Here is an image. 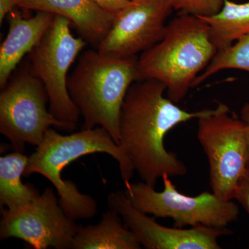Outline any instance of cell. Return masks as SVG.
<instances>
[{
	"instance_id": "6da1fadb",
	"label": "cell",
	"mask_w": 249,
	"mask_h": 249,
	"mask_svg": "<svg viewBox=\"0 0 249 249\" xmlns=\"http://www.w3.org/2000/svg\"><path fill=\"white\" fill-rule=\"evenodd\" d=\"M158 80H137L127 91L120 116L121 145L143 182L155 188L164 175L185 176L188 168L178 155L165 149L166 134L178 124L209 115L214 109L188 111L165 97Z\"/></svg>"
},
{
	"instance_id": "7a4b0ae2",
	"label": "cell",
	"mask_w": 249,
	"mask_h": 249,
	"mask_svg": "<svg viewBox=\"0 0 249 249\" xmlns=\"http://www.w3.org/2000/svg\"><path fill=\"white\" fill-rule=\"evenodd\" d=\"M93 153L110 155L119 163L124 183L132 179L135 169L124 147L114 142L102 127L82 129L80 132L62 135L50 127L36 152L29 157L24 176L39 174L55 186L59 204L73 220L91 219L98 212V204L92 196L83 194L70 180L62 179L64 168L83 156Z\"/></svg>"
},
{
	"instance_id": "3957f363",
	"label": "cell",
	"mask_w": 249,
	"mask_h": 249,
	"mask_svg": "<svg viewBox=\"0 0 249 249\" xmlns=\"http://www.w3.org/2000/svg\"><path fill=\"white\" fill-rule=\"evenodd\" d=\"M217 52L204 19L179 14L167 24L163 39L141 54L138 80H158L166 88L167 97L179 103Z\"/></svg>"
},
{
	"instance_id": "277c9868",
	"label": "cell",
	"mask_w": 249,
	"mask_h": 249,
	"mask_svg": "<svg viewBox=\"0 0 249 249\" xmlns=\"http://www.w3.org/2000/svg\"><path fill=\"white\" fill-rule=\"evenodd\" d=\"M137 60L98 49L82 54L67 87L83 116V129L102 127L121 145V111L129 88L138 80Z\"/></svg>"
},
{
	"instance_id": "5b68a950",
	"label": "cell",
	"mask_w": 249,
	"mask_h": 249,
	"mask_svg": "<svg viewBox=\"0 0 249 249\" xmlns=\"http://www.w3.org/2000/svg\"><path fill=\"white\" fill-rule=\"evenodd\" d=\"M45 85L30 69L11 76L0 93V132L15 150L23 152L26 144L37 147L50 127L72 132L76 124L64 122L47 110Z\"/></svg>"
},
{
	"instance_id": "8992f818",
	"label": "cell",
	"mask_w": 249,
	"mask_h": 249,
	"mask_svg": "<svg viewBox=\"0 0 249 249\" xmlns=\"http://www.w3.org/2000/svg\"><path fill=\"white\" fill-rule=\"evenodd\" d=\"M168 175L162 177L163 190L143 182L124 183V193L134 207L156 217L170 218L175 227L227 228L238 219L240 209L232 200H224L213 193L196 196L180 193Z\"/></svg>"
},
{
	"instance_id": "52a82bcc",
	"label": "cell",
	"mask_w": 249,
	"mask_h": 249,
	"mask_svg": "<svg viewBox=\"0 0 249 249\" xmlns=\"http://www.w3.org/2000/svg\"><path fill=\"white\" fill-rule=\"evenodd\" d=\"M229 111L227 105L218 103L214 112L197 119L196 134L209 161L211 190L224 200H233L247 169L245 124Z\"/></svg>"
},
{
	"instance_id": "ba28073f",
	"label": "cell",
	"mask_w": 249,
	"mask_h": 249,
	"mask_svg": "<svg viewBox=\"0 0 249 249\" xmlns=\"http://www.w3.org/2000/svg\"><path fill=\"white\" fill-rule=\"evenodd\" d=\"M71 23L67 18L55 16L53 23L29 57L32 73L45 85L49 111L58 120L76 124L80 111L69 92V70L88 42L72 34Z\"/></svg>"
},
{
	"instance_id": "9c48e42d",
	"label": "cell",
	"mask_w": 249,
	"mask_h": 249,
	"mask_svg": "<svg viewBox=\"0 0 249 249\" xmlns=\"http://www.w3.org/2000/svg\"><path fill=\"white\" fill-rule=\"evenodd\" d=\"M0 238L19 239L34 249H72L78 226L67 216L52 188L31 203L15 209L1 208Z\"/></svg>"
},
{
	"instance_id": "30bf717a",
	"label": "cell",
	"mask_w": 249,
	"mask_h": 249,
	"mask_svg": "<svg viewBox=\"0 0 249 249\" xmlns=\"http://www.w3.org/2000/svg\"><path fill=\"white\" fill-rule=\"evenodd\" d=\"M173 0H130L116 13L112 27L98 45L103 53L134 57L163 39Z\"/></svg>"
},
{
	"instance_id": "8fae6325",
	"label": "cell",
	"mask_w": 249,
	"mask_h": 249,
	"mask_svg": "<svg viewBox=\"0 0 249 249\" xmlns=\"http://www.w3.org/2000/svg\"><path fill=\"white\" fill-rule=\"evenodd\" d=\"M107 206L122 217L125 227L147 249H220L219 239L232 234L227 228L165 227L134 207L124 191L111 192Z\"/></svg>"
},
{
	"instance_id": "7c38bea8",
	"label": "cell",
	"mask_w": 249,
	"mask_h": 249,
	"mask_svg": "<svg viewBox=\"0 0 249 249\" xmlns=\"http://www.w3.org/2000/svg\"><path fill=\"white\" fill-rule=\"evenodd\" d=\"M18 6L67 18L88 43L100 45L109 32L116 14L91 0H19Z\"/></svg>"
},
{
	"instance_id": "4fadbf2b",
	"label": "cell",
	"mask_w": 249,
	"mask_h": 249,
	"mask_svg": "<svg viewBox=\"0 0 249 249\" xmlns=\"http://www.w3.org/2000/svg\"><path fill=\"white\" fill-rule=\"evenodd\" d=\"M55 15L37 11L33 17L24 18L12 11L8 14L9 32L0 47V88L6 86L13 72L26 54L29 53L48 30Z\"/></svg>"
},
{
	"instance_id": "5bb4252c",
	"label": "cell",
	"mask_w": 249,
	"mask_h": 249,
	"mask_svg": "<svg viewBox=\"0 0 249 249\" xmlns=\"http://www.w3.org/2000/svg\"><path fill=\"white\" fill-rule=\"evenodd\" d=\"M142 246L124 225L122 217L109 209L95 225L78 226L72 249H140Z\"/></svg>"
},
{
	"instance_id": "9a60e30c",
	"label": "cell",
	"mask_w": 249,
	"mask_h": 249,
	"mask_svg": "<svg viewBox=\"0 0 249 249\" xmlns=\"http://www.w3.org/2000/svg\"><path fill=\"white\" fill-rule=\"evenodd\" d=\"M29 157L16 151L0 157V204L15 209L25 206L40 196L35 187L22 182Z\"/></svg>"
},
{
	"instance_id": "2e32d148",
	"label": "cell",
	"mask_w": 249,
	"mask_h": 249,
	"mask_svg": "<svg viewBox=\"0 0 249 249\" xmlns=\"http://www.w3.org/2000/svg\"><path fill=\"white\" fill-rule=\"evenodd\" d=\"M201 18L209 24L217 50L227 49L249 34V0L245 3L226 0L217 14Z\"/></svg>"
},
{
	"instance_id": "e0dca14e",
	"label": "cell",
	"mask_w": 249,
	"mask_h": 249,
	"mask_svg": "<svg viewBox=\"0 0 249 249\" xmlns=\"http://www.w3.org/2000/svg\"><path fill=\"white\" fill-rule=\"evenodd\" d=\"M227 70H242L249 73V34L228 48L218 51L204 71L195 80L193 88L199 86L218 72Z\"/></svg>"
},
{
	"instance_id": "ac0fdd59",
	"label": "cell",
	"mask_w": 249,
	"mask_h": 249,
	"mask_svg": "<svg viewBox=\"0 0 249 249\" xmlns=\"http://www.w3.org/2000/svg\"><path fill=\"white\" fill-rule=\"evenodd\" d=\"M226 0H173L174 9L180 14L209 17L217 14ZM236 1V0H232Z\"/></svg>"
},
{
	"instance_id": "d6986e66",
	"label": "cell",
	"mask_w": 249,
	"mask_h": 249,
	"mask_svg": "<svg viewBox=\"0 0 249 249\" xmlns=\"http://www.w3.org/2000/svg\"><path fill=\"white\" fill-rule=\"evenodd\" d=\"M234 199H235L249 214V168H247L236 188Z\"/></svg>"
},
{
	"instance_id": "ffe728a7",
	"label": "cell",
	"mask_w": 249,
	"mask_h": 249,
	"mask_svg": "<svg viewBox=\"0 0 249 249\" xmlns=\"http://www.w3.org/2000/svg\"><path fill=\"white\" fill-rule=\"evenodd\" d=\"M101 9L109 12L116 13L125 7L129 4V0H91Z\"/></svg>"
},
{
	"instance_id": "44dd1931",
	"label": "cell",
	"mask_w": 249,
	"mask_h": 249,
	"mask_svg": "<svg viewBox=\"0 0 249 249\" xmlns=\"http://www.w3.org/2000/svg\"><path fill=\"white\" fill-rule=\"evenodd\" d=\"M240 118L245 126L247 143V168H249V102L246 103L241 108Z\"/></svg>"
},
{
	"instance_id": "7402d4cb",
	"label": "cell",
	"mask_w": 249,
	"mask_h": 249,
	"mask_svg": "<svg viewBox=\"0 0 249 249\" xmlns=\"http://www.w3.org/2000/svg\"><path fill=\"white\" fill-rule=\"evenodd\" d=\"M18 1L19 0H0V24H2L6 16L18 6Z\"/></svg>"
},
{
	"instance_id": "603a6c76",
	"label": "cell",
	"mask_w": 249,
	"mask_h": 249,
	"mask_svg": "<svg viewBox=\"0 0 249 249\" xmlns=\"http://www.w3.org/2000/svg\"><path fill=\"white\" fill-rule=\"evenodd\" d=\"M129 1H130V0H129Z\"/></svg>"
}]
</instances>
